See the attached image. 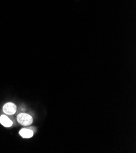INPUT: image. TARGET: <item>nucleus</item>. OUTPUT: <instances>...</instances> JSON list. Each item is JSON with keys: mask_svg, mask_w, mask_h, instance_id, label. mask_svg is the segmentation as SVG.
Wrapping results in <instances>:
<instances>
[{"mask_svg": "<svg viewBox=\"0 0 136 153\" xmlns=\"http://www.w3.org/2000/svg\"><path fill=\"white\" fill-rule=\"evenodd\" d=\"M17 121L23 126H29L33 123V118L26 114H20L17 116Z\"/></svg>", "mask_w": 136, "mask_h": 153, "instance_id": "obj_1", "label": "nucleus"}, {"mask_svg": "<svg viewBox=\"0 0 136 153\" xmlns=\"http://www.w3.org/2000/svg\"><path fill=\"white\" fill-rule=\"evenodd\" d=\"M3 111L8 115L14 114L17 111V106L12 102H7L3 106Z\"/></svg>", "mask_w": 136, "mask_h": 153, "instance_id": "obj_2", "label": "nucleus"}, {"mask_svg": "<svg viewBox=\"0 0 136 153\" xmlns=\"http://www.w3.org/2000/svg\"><path fill=\"white\" fill-rule=\"evenodd\" d=\"M0 123L3 126L6 128L10 127L12 125V121L4 115L0 117Z\"/></svg>", "mask_w": 136, "mask_h": 153, "instance_id": "obj_3", "label": "nucleus"}, {"mask_svg": "<svg viewBox=\"0 0 136 153\" xmlns=\"http://www.w3.org/2000/svg\"><path fill=\"white\" fill-rule=\"evenodd\" d=\"M19 134L23 138H31L33 136L34 132L30 129H22L20 131Z\"/></svg>", "mask_w": 136, "mask_h": 153, "instance_id": "obj_4", "label": "nucleus"}]
</instances>
